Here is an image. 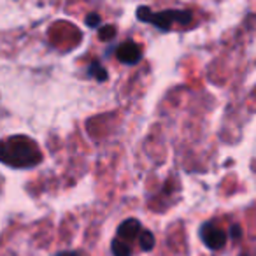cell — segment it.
<instances>
[{
    "instance_id": "3",
    "label": "cell",
    "mask_w": 256,
    "mask_h": 256,
    "mask_svg": "<svg viewBox=\"0 0 256 256\" xmlns=\"http://www.w3.org/2000/svg\"><path fill=\"white\" fill-rule=\"evenodd\" d=\"M140 58H142V50H140L139 44L134 42V40H126V42H123L118 48V60H120L121 64L136 65Z\"/></svg>"
},
{
    "instance_id": "2",
    "label": "cell",
    "mask_w": 256,
    "mask_h": 256,
    "mask_svg": "<svg viewBox=\"0 0 256 256\" xmlns=\"http://www.w3.org/2000/svg\"><path fill=\"white\" fill-rule=\"evenodd\" d=\"M200 237H202L204 244L212 251L221 249L226 244V234L214 223H204L202 228H200Z\"/></svg>"
},
{
    "instance_id": "1",
    "label": "cell",
    "mask_w": 256,
    "mask_h": 256,
    "mask_svg": "<svg viewBox=\"0 0 256 256\" xmlns=\"http://www.w3.org/2000/svg\"><path fill=\"white\" fill-rule=\"evenodd\" d=\"M137 18L140 22H148L154 25L156 28L168 30L172 23H178L181 26H186L192 23V12L190 11H164V12H151L148 8L137 9Z\"/></svg>"
},
{
    "instance_id": "8",
    "label": "cell",
    "mask_w": 256,
    "mask_h": 256,
    "mask_svg": "<svg viewBox=\"0 0 256 256\" xmlns=\"http://www.w3.org/2000/svg\"><path fill=\"white\" fill-rule=\"evenodd\" d=\"M114 36H116V28H114L112 25H106L104 28L98 30V37L102 40H110V39H114Z\"/></svg>"
},
{
    "instance_id": "6",
    "label": "cell",
    "mask_w": 256,
    "mask_h": 256,
    "mask_svg": "<svg viewBox=\"0 0 256 256\" xmlns=\"http://www.w3.org/2000/svg\"><path fill=\"white\" fill-rule=\"evenodd\" d=\"M139 242L142 251H151L154 248V235L150 230H142L139 235Z\"/></svg>"
},
{
    "instance_id": "5",
    "label": "cell",
    "mask_w": 256,
    "mask_h": 256,
    "mask_svg": "<svg viewBox=\"0 0 256 256\" xmlns=\"http://www.w3.org/2000/svg\"><path fill=\"white\" fill-rule=\"evenodd\" d=\"M110 251H112L114 256H132V248H130L126 242L120 240V238H114L112 240Z\"/></svg>"
},
{
    "instance_id": "7",
    "label": "cell",
    "mask_w": 256,
    "mask_h": 256,
    "mask_svg": "<svg viewBox=\"0 0 256 256\" xmlns=\"http://www.w3.org/2000/svg\"><path fill=\"white\" fill-rule=\"evenodd\" d=\"M90 76H93L96 81H106V79H107L106 68H104L98 62H93V64L90 65Z\"/></svg>"
},
{
    "instance_id": "9",
    "label": "cell",
    "mask_w": 256,
    "mask_h": 256,
    "mask_svg": "<svg viewBox=\"0 0 256 256\" xmlns=\"http://www.w3.org/2000/svg\"><path fill=\"white\" fill-rule=\"evenodd\" d=\"M86 25H88V26H93V28L100 26V16H98V14H95V12L88 14V16H86Z\"/></svg>"
},
{
    "instance_id": "10",
    "label": "cell",
    "mask_w": 256,
    "mask_h": 256,
    "mask_svg": "<svg viewBox=\"0 0 256 256\" xmlns=\"http://www.w3.org/2000/svg\"><path fill=\"white\" fill-rule=\"evenodd\" d=\"M240 235H242L240 226H238V224H234V226L230 228V237L234 238V240H237V238H240Z\"/></svg>"
},
{
    "instance_id": "11",
    "label": "cell",
    "mask_w": 256,
    "mask_h": 256,
    "mask_svg": "<svg viewBox=\"0 0 256 256\" xmlns=\"http://www.w3.org/2000/svg\"><path fill=\"white\" fill-rule=\"evenodd\" d=\"M54 256H79V252H76V251H64V252H58V254H54Z\"/></svg>"
},
{
    "instance_id": "12",
    "label": "cell",
    "mask_w": 256,
    "mask_h": 256,
    "mask_svg": "<svg viewBox=\"0 0 256 256\" xmlns=\"http://www.w3.org/2000/svg\"><path fill=\"white\" fill-rule=\"evenodd\" d=\"M240 256H249V254H240Z\"/></svg>"
},
{
    "instance_id": "4",
    "label": "cell",
    "mask_w": 256,
    "mask_h": 256,
    "mask_svg": "<svg viewBox=\"0 0 256 256\" xmlns=\"http://www.w3.org/2000/svg\"><path fill=\"white\" fill-rule=\"evenodd\" d=\"M140 232H142V228H140L139 220H124L118 226V237H120V240L128 242L139 237Z\"/></svg>"
}]
</instances>
